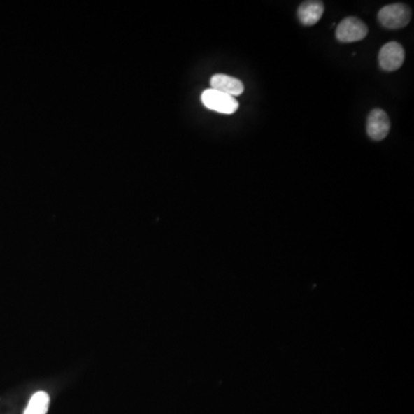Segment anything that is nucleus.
Wrapping results in <instances>:
<instances>
[{
	"label": "nucleus",
	"mask_w": 414,
	"mask_h": 414,
	"mask_svg": "<svg viewBox=\"0 0 414 414\" xmlns=\"http://www.w3.org/2000/svg\"><path fill=\"white\" fill-rule=\"evenodd\" d=\"M380 23L388 29H401L408 26L411 20V10L405 3H392L380 10Z\"/></svg>",
	"instance_id": "f257e3e1"
},
{
	"label": "nucleus",
	"mask_w": 414,
	"mask_h": 414,
	"mask_svg": "<svg viewBox=\"0 0 414 414\" xmlns=\"http://www.w3.org/2000/svg\"><path fill=\"white\" fill-rule=\"evenodd\" d=\"M201 103L204 104V106L208 110L228 115L235 113L238 110V101L236 98L214 89H207L201 94Z\"/></svg>",
	"instance_id": "f03ea898"
},
{
	"label": "nucleus",
	"mask_w": 414,
	"mask_h": 414,
	"mask_svg": "<svg viewBox=\"0 0 414 414\" xmlns=\"http://www.w3.org/2000/svg\"><path fill=\"white\" fill-rule=\"evenodd\" d=\"M369 34V28L358 17H346L338 24L336 38L342 43L359 42Z\"/></svg>",
	"instance_id": "7ed1b4c3"
},
{
	"label": "nucleus",
	"mask_w": 414,
	"mask_h": 414,
	"mask_svg": "<svg viewBox=\"0 0 414 414\" xmlns=\"http://www.w3.org/2000/svg\"><path fill=\"white\" fill-rule=\"evenodd\" d=\"M405 53L403 46L397 42L385 44L379 53V64L383 71H395L401 69L404 62Z\"/></svg>",
	"instance_id": "20e7f679"
},
{
	"label": "nucleus",
	"mask_w": 414,
	"mask_h": 414,
	"mask_svg": "<svg viewBox=\"0 0 414 414\" xmlns=\"http://www.w3.org/2000/svg\"><path fill=\"white\" fill-rule=\"evenodd\" d=\"M390 120L385 110L376 108L369 113L367 119V134L373 141H382L388 136Z\"/></svg>",
	"instance_id": "39448f33"
},
{
	"label": "nucleus",
	"mask_w": 414,
	"mask_h": 414,
	"mask_svg": "<svg viewBox=\"0 0 414 414\" xmlns=\"http://www.w3.org/2000/svg\"><path fill=\"white\" fill-rule=\"evenodd\" d=\"M324 12V5L322 1H317V0L304 1L298 8V19L304 26H313L320 21Z\"/></svg>",
	"instance_id": "423d86ee"
},
{
	"label": "nucleus",
	"mask_w": 414,
	"mask_h": 414,
	"mask_svg": "<svg viewBox=\"0 0 414 414\" xmlns=\"http://www.w3.org/2000/svg\"><path fill=\"white\" fill-rule=\"evenodd\" d=\"M210 89L221 91L224 94H229L233 97L240 96L244 91V85L238 78H231L228 75L217 74L210 78Z\"/></svg>",
	"instance_id": "0eeeda50"
},
{
	"label": "nucleus",
	"mask_w": 414,
	"mask_h": 414,
	"mask_svg": "<svg viewBox=\"0 0 414 414\" xmlns=\"http://www.w3.org/2000/svg\"><path fill=\"white\" fill-rule=\"evenodd\" d=\"M49 404L50 397L46 392H36L35 395L30 398L24 414H46Z\"/></svg>",
	"instance_id": "6e6552de"
}]
</instances>
